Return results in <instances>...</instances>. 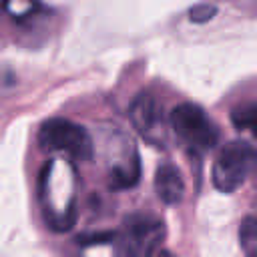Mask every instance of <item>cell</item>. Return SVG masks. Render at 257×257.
<instances>
[{"instance_id": "cell-7", "label": "cell", "mask_w": 257, "mask_h": 257, "mask_svg": "<svg viewBox=\"0 0 257 257\" xmlns=\"http://www.w3.org/2000/svg\"><path fill=\"white\" fill-rule=\"evenodd\" d=\"M155 193L165 205H179L185 197V181L171 163L159 165L155 173Z\"/></svg>"}, {"instance_id": "cell-10", "label": "cell", "mask_w": 257, "mask_h": 257, "mask_svg": "<svg viewBox=\"0 0 257 257\" xmlns=\"http://www.w3.org/2000/svg\"><path fill=\"white\" fill-rule=\"evenodd\" d=\"M239 241L247 249V253H257V219H245L239 227Z\"/></svg>"}, {"instance_id": "cell-9", "label": "cell", "mask_w": 257, "mask_h": 257, "mask_svg": "<svg viewBox=\"0 0 257 257\" xmlns=\"http://www.w3.org/2000/svg\"><path fill=\"white\" fill-rule=\"evenodd\" d=\"M141 171H139V159L135 157L131 165L124 167H114L110 173V187L114 189H122V187H133L139 179Z\"/></svg>"}, {"instance_id": "cell-2", "label": "cell", "mask_w": 257, "mask_h": 257, "mask_svg": "<svg viewBox=\"0 0 257 257\" xmlns=\"http://www.w3.org/2000/svg\"><path fill=\"white\" fill-rule=\"evenodd\" d=\"M257 171V151L245 141L227 143L213 163V185L223 193L243 187Z\"/></svg>"}, {"instance_id": "cell-1", "label": "cell", "mask_w": 257, "mask_h": 257, "mask_svg": "<svg viewBox=\"0 0 257 257\" xmlns=\"http://www.w3.org/2000/svg\"><path fill=\"white\" fill-rule=\"evenodd\" d=\"M40 201L44 217L54 231H66L74 225V171L66 161H50L40 177Z\"/></svg>"}, {"instance_id": "cell-3", "label": "cell", "mask_w": 257, "mask_h": 257, "mask_svg": "<svg viewBox=\"0 0 257 257\" xmlns=\"http://www.w3.org/2000/svg\"><path fill=\"white\" fill-rule=\"evenodd\" d=\"M169 124L177 133V137L193 151H209L219 139V131L213 120L201 106L193 102H183L175 106L171 110Z\"/></svg>"}, {"instance_id": "cell-8", "label": "cell", "mask_w": 257, "mask_h": 257, "mask_svg": "<svg viewBox=\"0 0 257 257\" xmlns=\"http://www.w3.org/2000/svg\"><path fill=\"white\" fill-rule=\"evenodd\" d=\"M231 120L237 131H247L257 139V102L237 106L231 112Z\"/></svg>"}, {"instance_id": "cell-11", "label": "cell", "mask_w": 257, "mask_h": 257, "mask_svg": "<svg viewBox=\"0 0 257 257\" xmlns=\"http://www.w3.org/2000/svg\"><path fill=\"white\" fill-rule=\"evenodd\" d=\"M4 6H6V10H8L14 18H24V16H28V14L34 10L32 0H6Z\"/></svg>"}, {"instance_id": "cell-14", "label": "cell", "mask_w": 257, "mask_h": 257, "mask_svg": "<svg viewBox=\"0 0 257 257\" xmlns=\"http://www.w3.org/2000/svg\"><path fill=\"white\" fill-rule=\"evenodd\" d=\"M249 257H257V253H251V255H249Z\"/></svg>"}, {"instance_id": "cell-5", "label": "cell", "mask_w": 257, "mask_h": 257, "mask_svg": "<svg viewBox=\"0 0 257 257\" xmlns=\"http://www.w3.org/2000/svg\"><path fill=\"white\" fill-rule=\"evenodd\" d=\"M38 139L46 151L66 153L76 161H86L92 157V141L86 128L66 118L46 120L40 126Z\"/></svg>"}, {"instance_id": "cell-6", "label": "cell", "mask_w": 257, "mask_h": 257, "mask_svg": "<svg viewBox=\"0 0 257 257\" xmlns=\"http://www.w3.org/2000/svg\"><path fill=\"white\" fill-rule=\"evenodd\" d=\"M131 120L135 128L151 143H161L165 137L163 108L151 94H139L131 104Z\"/></svg>"}, {"instance_id": "cell-4", "label": "cell", "mask_w": 257, "mask_h": 257, "mask_svg": "<svg viewBox=\"0 0 257 257\" xmlns=\"http://www.w3.org/2000/svg\"><path fill=\"white\" fill-rule=\"evenodd\" d=\"M165 239V223L153 215L135 213L126 217L120 233L122 257H155Z\"/></svg>"}, {"instance_id": "cell-13", "label": "cell", "mask_w": 257, "mask_h": 257, "mask_svg": "<svg viewBox=\"0 0 257 257\" xmlns=\"http://www.w3.org/2000/svg\"><path fill=\"white\" fill-rule=\"evenodd\" d=\"M161 257H173V255H169V253H161Z\"/></svg>"}, {"instance_id": "cell-12", "label": "cell", "mask_w": 257, "mask_h": 257, "mask_svg": "<svg viewBox=\"0 0 257 257\" xmlns=\"http://www.w3.org/2000/svg\"><path fill=\"white\" fill-rule=\"evenodd\" d=\"M215 14H217V8L211 6V4H197V6H193L189 10V18L193 22H197V24H203V22L211 20Z\"/></svg>"}]
</instances>
